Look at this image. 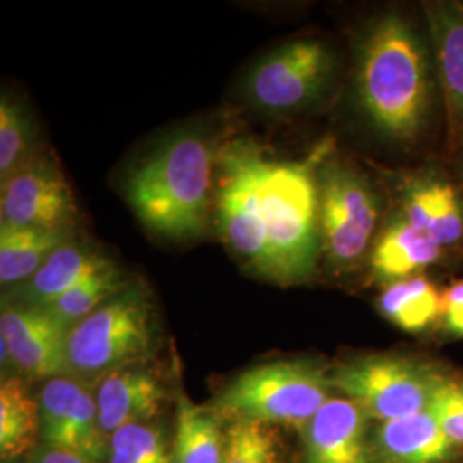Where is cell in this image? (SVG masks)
<instances>
[{
  "label": "cell",
  "instance_id": "obj_25",
  "mask_svg": "<svg viewBox=\"0 0 463 463\" xmlns=\"http://www.w3.org/2000/svg\"><path fill=\"white\" fill-rule=\"evenodd\" d=\"M107 463H174L165 430L151 422H134L109 438Z\"/></svg>",
  "mask_w": 463,
  "mask_h": 463
},
{
  "label": "cell",
  "instance_id": "obj_19",
  "mask_svg": "<svg viewBox=\"0 0 463 463\" xmlns=\"http://www.w3.org/2000/svg\"><path fill=\"white\" fill-rule=\"evenodd\" d=\"M443 250L430 233L417 229L397 210L381 229L369 252L371 273L384 285L417 277L438 263Z\"/></svg>",
  "mask_w": 463,
  "mask_h": 463
},
{
  "label": "cell",
  "instance_id": "obj_30",
  "mask_svg": "<svg viewBox=\"0 0 463 463\" xmlns=\"http://www.w3.org/2000/svg\"><path fill=\"white\" fill-rule=\"evenodd\" d=\"M26 463H91L81 457L67 453L62 449L38 445L33 451L26 457Z\"/></svg>",
  "mask_w": 463,
  "mask_h": 463
},
{
  "label": "cell",
  "instance_id": "obj_17",
  "mask_svg": "<svg viewBox=\"0 0 463 463\" xmlns=\"http://www.w3.org/2000/svg\"><path fill=\"white\" fill-rule=\"evenodd\" d=\"M112 263L114 261L90 241L69 237L50 254L30 280L17 285L4 298L26 306L47 307Z\"/></svg>",
  "mask_w": 463,
  "mask_h": 463
},
{
  "label": "cell",
  "instance_id": "obj_23",
  "mask_svg": "<svg viewBox=\"0 0 463 463\" xmlns=\"http://www.w3.org/2000/svg\"><path fill=\"white\" fill-rule=\"evenodd\" d=\"M441 300L432 281L422 275L384 285L378 309L390 323L409 333H424L441 317Z\"/></svg>",
  "mask_w": 463,
  "mask_h": 463
},
{
  "label": "cell",
  "instance_id": "obj_10",
  "mask_svg": "<svg viewBox=\"0 0 463 463\" xmlns=\"http://www.w3.org/2000/svg\"><path fill=\"white\" fill-rule=\"evenodd\" d=\"M40 445L91 463H107L109 439L99 426L95 384L71 374L43 381L38 395Z\"/></svg>",
  "mask_w": 463,
  "mask_h": 463
},
{
  "label": "cell",
  "instance_id": "obj_7",
  "mask_svg": "<svg viewBox=\"0 0 463 463\" xmlns=\"http://www.w3.org/2000/svg\"><path fill=\"white\" fill-rule=\"evenodd\" d=\"M317 198L321 254L335 273H348L378 237L380 194L359 168L325 158L317 168Z\"/></svg>",
  "mask_w": 463,
  "mask_h": 463
},
{
  "label": "cell",
  "instance_id": "obj_9",
  "mask_svg": "<svg viewBox=\"0 0 463 463\" xmlns=\"http://www.w3.org/2000/svg\"><path fill=\"white\" fill-rule=\"evenodd\" d=\"M335 74V55L316 38H302L273 50L246 81L250 103L266 112H292L319 99Z\"/></svg>",
  "mask_w": 463,
  "mask_h": 463
},
{
  "label": "cell",
  "instance_id": "obj_18",
  "mask_svg": "<svg viewBox=\"0 0 463 463\" xmlns=\"http://www.w3.org/2000/svg\"><path fill=\"white\" fill-rule=\"evenodd\" d=\"M369 448L371 463H449L458 455L430 411L378 422Z\"/></svg>",
  "mask_w": 463,
  "mask_h": 463
},
{
  "label": "cell",
  "instance_id": "obj_1",
  "mask_svg": "<svg viewBox=\"0 0 463 463\" xmlns=\"http://www.w3.org/2000/svg\"><path fill=\"white\" fill-rule=\"evenodd\" d=\"M438 90L430 38L411 19L388 13L365 28L357 45L355 97L381 136L417 141L430 126Z\"/></svg>",
  "mask_w": 463,
  "mask_h": 463
},
{
  "label": "cell",
  "instance_id": "obj_15",
  "mask_svg": "<svg viewBox=\"0 0 463 463\" xmlns=\"http://www.w3.org/2000/svg\"><path fill=\"white\" fill-rule=\"evenodd\" d=\"M298 432L304 463H371L369 417L348 398L331 397Z\"/></svg>",
  "mask_w": 463,
  "mask_h": 463
},
{
  "label": "cell",
  "instance_id": "obj_14",
  "mask_svg": "<svg viewBox=\"0 0 463 463\" xmlns=\"http://www.w3.org/2000/svg\"><path fill=\"white\" fill-rule=\"evenodd\" d=\"M434 67L447 116L451 148L463 143V2L424 4Z\"/></svg>",
  "mask_w": 463,
  "mask_h": 463
},
{
  "label": "cell",
  "instance_id": "obj_3",
  "mask_svg": "<svg viewBox=\"0 0 463 463\" xmlns=\"http://www.w3.org/2000/svg\"><path fill=\"white\" fill-rule=\"evenodd\" d=\"M325 143L306 160H269L260 166V193L271 250V280H311L321 256L317 168L328 156Z\"/></svg>",
  "mask_w": 463,
  "mask_h": 463
},
{
  "label": "cell",
  "instance_id": "obj_26",
  "mask_svg": "<svg viewBox=\"0 0 463 463\" xmlns=\"http://www.w3.org/2000/svg\"><path fill=\"white\" fill-rule=\"evenodd\" d=\"M33 122L24 105L2 93L0 99V175L7 179L33 156Z\"/></svg>",
  "mask_w": 463,
  "mask_h": 463
},
{
  "label": "cell",
  "instance_id": "obj_16",
  "mask_svg": "<svg viewBox=\"0 0 463 463\" xmlns=\"http://www.w3.org/2000/svg\"><path fill=\"white\" fill-rule=\"evenodd\" d=\"M99 426L107 439L134 422H151L162 412L168 390L148 363L128 365L95 383Z\"/></svg>",
  "mask_w": 463,
  "mask_h": 463
},
{
  "label": "cell",
  "instance_id": "obj_22",
  "mask_svg": "<svg viewBox=\"0 0 463 463\" xmlns=\"http://www.w3.org/2000/svg\"><path fill=\"white\" fill-rule=\"evenodd\" d=\"M71 232L42 231L5 225L0 227V281L21 285L30 280L50 254L66 242Z\"/></svg>",
  "mask_w": 463,
  "mask_h": 463
},
{
  "label": "cell",
  "instance_id": "obj_12",
  "mask_svg": "<svg viewBox=\"0 0 463 463\" xmlns=\"http://www.w3.org/2000/svg\"><path fill=\"white\" fill-rule=\"evenodd\" d=\"M69 328L45 307L2 298V367L23 380L47 381L67 374Z\"/></svg>",
  "mask_w": 463,
  "mask_h": 463
},
{
  "label": "cell",
  "instance_id": "obj_8",
  "mask_svg": "<svg viewBox=\"0 0 463 463\" xmlns=\"http://www.w3.org/2000/svg\"><path fill=\"white\" fill-rule=\"evenodd\" d=\"M261 148L235 139L218 149L216 220L225 244L258 275L271 280V250L260 193Z\"/></svg>",
  "mask_w": 463,
  "mask_h": 463
},
{
  "label": "cell",
  "instance_id": "obj_4",
  "mask_svg": "<svg viewBox=\"0 0 463 463\" xmlns=\"http://www.w3.org/2000/svg\"><path fill=\"white\" fill-rule=\"evenodd\" d=\"M335 392L331 367L309 357L252 365L223 386L212 407L229 426L258 422L302 430Z\"/></svg>",
  "mask_w": 463,
  "mask_h": 463
},
{
  "label": "cell",
  "instance_id": "obj_13",
  "mask_svg": "<svg viewBox=\"0 0 463 463\" xmlns=\"http://www.w3.org/2000/svg\"><path fill=\"white\" fill-rule=\"evenodd\" d=\"M398 212L430 233L443 249L463 241V194L436 168L411 170L398 177Z\"/></svg>",
  "mask_w": 463,
  "mask_h": 463
},
{
  "label": "cell",
  "instance_id": "obj_21",
  "mask_svg": "<svg viewBox=\"0 0 463 463\" xmlns=\"http://www.w3.org/2000/svg\"><path fill=\"white\" fill-rule=\"evenodd\" d=\"M40 445L38 400L19 376H4L0 384V457L13 462Z\"/></svg>",
  "mask_w": 463,
  "mask_h": 463
},
{
  "label": "cell",
  "instance_id": "obj_2",
  "mask_svg": "<svg viewBox=\"0 0 463 463\" xmlns=\"http://www.w3.org/2000/svg\"><path fill=\"white\" fill-rule=\"evenodd\" d=\"M216 156L213 141L199 131L174 134L155 149L126 183L141 223L174 242L201 237L210 218Z\"/></svg>",
  "mask_w": 463,
  "mask_h": 463
},
{
  "label": "cell",
  "instance_id": "obj_29",
  "mask_svg": "<svg viewBox=\"0 0 463 463\" xmlns=\"http://www.w3.org/2000/svg\"><path fill=\"white\" fill-rule=\"evenodd\" d=\"M439 321L448 336L463 338V280L455 281L443 294Z\"/></svg>",
  "mask_w": 463,
  "mask_h": 463
},
{
  "label": "cell",
  "instance_id": "obj_24",
  "mask_svg": "<svg viewBox=\"0 0 463 463\" xmlns=\"http://www.w3.org/2000/svg\"><path fill=\"white\" fill-rule=\"evenodd\" d=\"M122 269L112 263L81 281L78 287L69 290L62 298L52 302L45 309L55 316L69 330L83 321L84 317L97 311L109 298L117 296L128 283Z\"/></svg>",
  "mask_w": 463,
  "mask_h": 463
},
{
  "label": "cell",
  "instance_id": "obj_6",
  "mask_svg": "<svg viewBox=\"0 0 463 463\" xmlns=\"http://www.w3.org/2000/svg\"><path fill=\"white\" fill-rule=\"evenodd\" d=\"M443 373L402 354H363L331 367V384L369 420L386 422L430 411Z\"/></svg>",
  "mask_w": 463,
  "mask_h": 463
},
{
  "label": "cell",
  "instance_id": "obj_27",
  "mask_svg": "<svg viewBox=\"0 0 463 463\" xmlns=\"http://www.w3.org/2000/svg\"><path fill=\"white\" fill-rule=\"evenodd\" d=\"M223 463H280L279 443L271 428L258 422L229 424Z\"/></svg>",
  "mask_w": 463,
  "mask_h": 463
},
{
  "label": "cell",
  "instance_id": "obj_31",
  "mask_svg": "<svg viewBox=\"0 0 463 463\" xmlns=\"http://www.w3.org/2000/svg\"><path fill=\"white\" fill-rule=\"evenodd\" d=\"M458 151H460V156H458V164H460V175H462L463 179V143L460 145Z\"/></svg>",
  "mask_w": 463,
  "mask_h": 463
},
{
  "label": "cell",
  "instance_id": "obj_28",
  "mask_svg": "<svg viewBox=\"0 0 463 463\" xmlns=\"http://www.w3.org/2000/svg\"><path fill=\"white\" fill-rule=\"evenodd\" d=\"M448 439L463 449V378L443 373L430 407Z\"/></svg>",
  "mask_w": 463,
  "mask_h": 463
},
{
  "label": "cell",
  "instance_id": "obj_5",
  "mask_svg": "<svg viewBox=\"0 0 463 463\" xmlns=\"http://www.w3.org/2000/svg\"><path fill=\"white\" fill-rule=\"evenodd\" d=\"M158 338V313L148 287L129 281L69 330L67 374L95 384L117 369L149 363Z\"/></svg>",
  "mask_w": 463,
  "mask_h": 463
},
{
  "label": "cell",
  "instance_id": "obj_11",
  "mask_svg": "<svg viewBox=\"0 0 463 463\" xmlns=\"http://www.w3.org/2000/svg\"><path fill=\"white\" fill-rule=\"evenodd\" d=\"M0 213L5 225L71 232L78 208L55 160L33 155L2 181Z\"/></svg>",
  "mask_w": 463,
  "mask_h": 463
},
{
  "label": "cell",
  "instance_id": "obj_20",
  "mask_svg": "<svg viewBox=\"0 0 463 463\" xmlns=\"http://www.w3.org/2000/svg\"><path fill=\"white\" fill-rule=\"evenodd\" d=\"M175 407L174 463L225 462L227 424L215 409L198 405L185 395H179Z\"/></svg>",
  "mask_w": 463,
  "mask_h": 463
}]
</instances>
